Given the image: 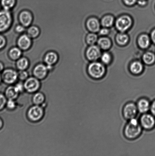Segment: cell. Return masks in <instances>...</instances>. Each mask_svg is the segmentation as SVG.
Segmentation results:
<instances>
[{"instance_id": "24", "label": "cell", "mask_w": 155, "mask_h": 156, "mask_svg": "<svg viewBox=\"0 0 155 156\" xmlns=\"http://www.w3.org/2000/svg\"><path fill=\"white\" fill-rule=\"evenodd\" d=\"M138 43L141 48L145 49L148 48L150 44V38L147 35H142L140 37Z\"/></svg>"}, {"instance_id": "11", "label": "cell", "mask_w": 155, "mask_h": 156, "mask_svg": "<svg viewBox=\"0 0 155 156\" xmlns=\"http://www.w3.org/2000/svg\"><path fill=\"white\" fill-rule=\"evenodd\" d=\"M32 44L33 41L27 34H23L21 35L18 38L17 41L18 47L24 51L29 50L31 48Z\"/></svg>"}, {"instance_id": "35", "label": "cell", "mask_w": 155, "mask_h": 156, "mask_svg": "<svg viewBox=\"0 0 155 156\" xmlns=\"http://www.w3.org/2000/svg\"><path fill=\"white\" fill-rule=\"evenodd\" d=\"M111 59L110 54L108 53H105L101 57V60L105 64H108L110 62Z\"/></svg>"}, {"instance_id": "15", "label": "cell", "mask_w": 155, "mask_h": 156, "mask_svg": "<svg viewBox=\"0 0 155 156\" xmlns=\"http://www.w3.org/2000/svg\"><path fill=\"white\" fill-rule=\"evenodd\" d=\"M86 55L89 60L95 61L98 59L101 55V51L98 47L92 45L88 49Z\"/></svg>"}, {"instance_id": "2", "label": "cell", "mask_w": 155, "mask_h": 156, "mask_svg": "<svg viewBox=\"0 0 155 156\" xmlns=\"http://www.w3.org/2000/svg\"><path fill=\"white\" fill-rule=\"evenodd\" d=\"M13 22V17L11 11L0 10V34L8 31Z\"/></svg>"}, {"instance_id": "22", "label": "cell", "mask_w": 155, "mask_h": 156, "mask_svg": "<svg viewBox=\"0 0 155 156\" xmlns=\"http://www.w3.org/2000/svg\"><path fill=\"white\" fill-rule=\"evenodd\" d=\"M45 96L43 93L37 91L34 93L32 97L33 103L35 105H42L45 103Z\"/></svg>"}, {"instance_id": "17", "label": "cell", "mask_w": 155, "mask_h": 156, "mask_svg": "<svg viewBox=\"0 0 155 156\" xmlns=\"http://www.w3.org/2000/svg\"><path fill=\"white\" fill-rule=\"evenodd\" d=\"M30 65V62L28 58L22 56L16 61V66L19 71L26 70Z\"/></svg>"}, {"instance_id": "16", "label": "cell", "mask_w": 155, "mask_h": 156, "mask_svg": "<svg viewBox=\"0 0 155 156\" xmlns=\"http://www.w3.org/2000/svg\"><path fill=\"white\" fill-rule=\"evenodd\" d=\"M22 51L18 47H14L9 49L8 52L9 58L12 61H16L22 57Z\"/></svg>"}, {"instance_id": "10", "label": "cell", "mask_w": 155, "mask_h": 156, "mask_svg": "<svg viewBox=\"0 0 155 156\" xmlns=\"http://www.w3.org/2000/svg\"><path fill=\"white\" fill-rule=\"evenodd\" d=\"M49 73V71L46 65L42 62L36 64L33 68V76L39 80L45 79L48 76Z\"/></svg>"}, {"instance_id": "34", "label": "cell", "mask_w": 155, "mask_h": 156, "mask_svg": "<svg viewBox=\"0 0 155 156\" xmlns=\"http://www.w3.org/2000/svg\"><path fill=\"white\" fill-rule=\"evenodd\" d=\"M7 99L5 95L0 93V111L6 107Z\"/></svg>"}, {"instance_id": "28", "label": "cell", "mask_w": 155, "mask_h": 156, "mask_svg": "<svg viewBox=\"0 0 155 156\" xmlns=\"http://www.w3.org/2000/svg\"><path fill=\"white\" fill-rule=\"evenodd\" d=\"M117 42L121 45H124L128 41V37L126 34L120 33L117 35L116 38Z\"/></svg>"}, {"instance_id": "3", "label": "cell", "mask_w": 155, "mask_h": 156, "mask_svg": "<svg viewBox=\"0 0 155 156\" xmlns=\"http://www.w3.org/2000/svg\"><path fill=\"white\" fill-rule=\"evenodd\" d=\"M106 71L104 66L98 62H92L88 68V73L89 76L96 80L101 79L104 77Z\"/></svg>"}, {"instance_id": "1", "label": "cell", "mask_w": 155, "mask_h": 156, "mask_svg": "<svg viewBox=\"0 0 155 156\" xmlns=\"http://www.w3.org/2000/svg\"><path fill=\"white\" fill-rule=\"evenodd\" d=\"M143 129L139 120L135 118L128 120V122L124 126V135L127 140H136L140 136Z\"/></svg>"}, {"instance_id": "40", "label": "cell", "mask_w": 155, "mask_h": 156, "mask_svg": "<svg viewBox=\"0 0 155 156\" xmlns=\"http://www.w3.org/2000/svg\"><path fill=\"white\" fill-rule=\"evenodd\" d=\"M138 2L140 5L142 6L145 5L147 4V2L146 0H139Z\"/></svg>"}, {"instance_id": "4", "label": "cell", "mask_w": 155, "mask_h": 156, "mask_svg": "<svg viewBox=\"0 0 155 156\" xmlns=\"http://www.w3.org/2000/svg\"><path fill=\"white\" fill-rule=\"evenodd\" d=\"M44 108L41 105H35L30 107L27 111L28 119L32 122H38L42 120L44 115Z\"/></svg>"}, {"instance_id": "37", "label": "cell", "mask_w": 155, "mask_h": 156, "mask_svg": "<svg viewBox=\"0 0 155 156\" xmlns=\"http://www.w3.org/2000/svg\"><path fill=\"white\" fill-rule=\"evenodd\" d=\"M150 111L151 114L155 117V99L151 103Z\"/></svg>"}, {"instance_id": "32", "label": "cell", "mask_w": 155, "mask_h": 156, "mask_svg": "<svg viewBox=\"0 0 155 156\" xmlns=\"http://www.w3.org/2000/svg\"><path fill=\"white\" fill-rule=\"evenodd\" d=\"M7 43V40L5 37L2 34H0V51L5 48Z\"/></svg>"}, {"instance_id": "29", "label": "cell", "mask_w": 155, "mask_h": 156, "mask_svg": "<svg viewBox=\"0 0 155 156\" xmlns=\"http://www.w3.org/2000/svg\"><path fill=\"white\" fill-rule=\"evenodd\" d=\"M96 35L94 34H89L86 37V42L90 45H93L97 41Z\"/></svg>"}, {"instance_id": "8", "label": "cell", "mask_w": 155, "mask_h": 156, "mask_svg": "<svg viewBox=\"0 0 155 156\" xmlns=\"http://www.w3.org/2000/svg\"><path fill=\"white\" fill-rule=\"evenodd\" d=\"M138 112L136 104L133 102H129L125 104L122 110L123 116L128 120L136 118Z\"/></svg>"}, {"instance_id": "26", "label": "cell", "mask_w": 155, "mask_h": 156, "mask_svg": "<svg viewBox=\"0 0 155 156\" xmlns=\"http://www.w3.org/2000/svg\"><path fill=\"white\" fill-rule=\"evenodd\" d=\"M143 59L145 64L150 65L154 63L155 60V56L153 53L147 52L143 55Z\"/></svg>"}, {"instance_id": "9", "label": "cell", "mask_w": 155, "mask_h": 156, "mask_svg": "<svg viewBox=\"0 0 155 156\" xmlns=\"http://www.w3.org/2000/svg\"><path fill=\"white\" fill-rule=\"evenodd\" d=\"M18 18L20 24L26 28L32 24L34 20L32 13L26 9L21 11L19 14Z\"/></svg>"}, {"instance_id": "38", "label": "cell", "mask_w": 155, "mask_h": 156, "mask_svg": "<svg viewBox=\"0 0 155 156\" xmlns=\"http://www.w3.org/2000/svg\"><path fill=\"white\" fill-rule=\"evenodd\" d=\"M124 2L127 5H132L135 4L137 0H124Z\"/></svg>"}, {"instance_id": "7", "label": "cell", "mask_w": 155, "mask_h": 156, "mask_svg": "<svg viewBox=\"0 0 155 156\" xmlns=\"http://www.w3.org/2000/svg\"><path fill=\"white\" fill-rule=\"evenodd\" d=\"M2 80L8 85H12L17 82L18 77V72L12 68L4 69L1 74Z\"/></svg>"}, {"instance_id": "6", "label": "cell", "mask_w": 155, "mask_h": 156, "mask_svg": "<svg viewBox=\"0 0 155 156\" xmlns=\"http://www.w3.org/2000/svg\"><path fill=\"white\" fill-rule=\"evenodd\" d=\"M24 85L25 91L30 93L36 92L41 87L40 80L34 76L27 78L24 81Z\"/></svg>"}, {"instance_id": "36", "label": "cell", "mask_w": 155, "mask_h": 156, "mask_svg": "<svg viewBox=\"0 0 155 156\" xmlns=\"http://www.w3.org/2000/svg\"><path fill=\"white\" fill-rule=\"evenodd\" d=\"M26 30V27L21 24H18L15 27V31L18 34L23 33Z\"/></svg>"}, {"instance_id": "33", "label": "cell", "mask_w": 155, "mask_h": 156, "mask_svg": "<svg viewBox=\"0 0 155 156\" xmlns=\"http://www.w3.org/2000/svg\"><path fill=\"white\" fill-rule=\"evenodd\" d=\"M15 89L19 94L23 92L25 90L24 83L22 81H20L19 82L16 83L14 86Z\"/></svg>"}, {"instance_id": "14", "label": "cell", "mask_w": 155, "mask_h": 156, "mask_svg": "<svg viewBox=\"0 0 155 156\" xmlns=\"http://www.w3.org/2000/svg\"><path fill=\"white\" fill-rule=\"evenodd\" d=\"M151 105L149 100L145 98H140L136 103L138 112L142 114L148 113L150 111Z\"/></svg>"}, {"instance_id": "44", "label": "cell", "mask_w": 155, "mask_h": 156, "mask_svg": "<svg viewBox=\"0 0 155 156\" xmlns=\"http://www.w3.org/2000/svg\"><path fill=\"white\" fill-rule=\"evenodd\" d=\"M2 80V75L1 73H0V83H1Z\"/></svg>"}, {"instance_id": "12", "label": "cell", "mask_w": 155, "mask_h": 156, "mask_svg": "<svg viewBox=\"0 0 155 156\" xmlns=\"http://www.w3.org/2000/svg\"><path fill=\"white\" fill-rule=\"evenodd\" d=\"M132 21L130 16H123L117 20L116 26L117 29L120 31L124 32L127 30L131 27Z\"/></svg>"}, {"instance_id": "27", "label": "cell", "mask_w": 155, "mask_h": 156, "mask_svg": "<svg viewBox=\"0 0 155 156\" xmlns=\"http://www.w3.org/2000/svg\"><path fill=\"white\" fill-rule=\"evenodd\" d=\"M114 18L110 15L104 16L101 21L102 25L105 27H109L113 24Z\"/></svg>"}, {"instance_id": "19", "label": "cell", "mask_w": 155, "mask_h": 156, "mask_svg": "<svg viewBox=\"0 0 155 156\" xmlns=\"http://www.w3.org/2000/svg\"><path fill=\"white\" fill-rule=\"evenodd\" d=\"M86 26L89 30L93 33H96L99 30L100 23L96 18H92L88 20L86 23Z\"/></svg>"}, {"instance_id": "31", "label": "cell", "mask_w": 155, "mask_h": 156, "mask_svg": "<svg viewBox=\"0 0 155 156\" xmlns=\"http://www.w3.org/2000/svg\"><path fill=\"white\" fill-rule=\"evenodd\" d=\"M6 107L9 110L13 111L17 107V103L15 100L13 99H8L6 103Z\"/></svg>"}, {"instance_id": "21", "label": "cell", "mask_w": 155, "mask_h": 156, "mask_svg": "<svg viewBox=\"0 0 155 156\" xmlns=\"http://www.w3.org/2000/svg\"><path fill=\"white\" fill-rule=\"evenodd\" d=\"M16 0H0V6L4 10L11 11L16 4Z\"/></svg>"}, {"instance_id": "39", "label": "cell", "mask_w": 155, "mask_h": 156, "mask_svg": "<svg viewBox=\"0 0 155 156\" xmlns=\"http://www.w3.org/2000/svg\"><path fill=\"white\" fill-rule=\"evenodd\" d=\"M109 33V30L105 28L102 29L99 31L100 34L102 35H107Z\"/></svg>"}, {"instance_id": "18", "label": "cell", "mask_w": 155, "mask_h": 156, "mask_svg": "<svg viewBox=\"0 0 155 156\" xmlns=\"http://www.w3.org/2000/svg\"><path fill=\"white\" fill-rule=\"evenodd\" d=\"M27 34L31 38L34 39L38 38L41 33V30L39 27L36 25H31L27 27L26 30Z\"/></svg>"}, {"instance_id": "23", "label": "cell", "mask_w": 155, "mask_h": 156, "mask_svg": "<svg viewBox=\"0 0 155 156\" xmlns=\"http://www.w3.org/2000/svg\"><path fill=\"white\" fill-rule=\"evenodd\" d=\"M130 72L132 74L134 75H139L142 72L143 66L140 62H134L130 65Z\"/></svg>"}, {"instance_id": "30", "label": "cell", "mask_w": 155, "mask_h": 156, "mask_svg": "<svg viewBox=\"0 0 155 156\" xmlns=\"http://www.w3.org/2000/svg\"><path fill=\"white\" fill-rule=\"evenodd\" d=\"M29 77V74L26 70L24 71H19L18 72V80L21 81L25 80Z\"/></svg>"}, {"instance_id": "41", "label": "cell", "mask_w": 155, "mask_h": 156, "mask_svg": "<svg viewBox=\"0 0 155 156\" xmlns=\"http://www.w3.org/2000/svg\"><path fill=\"white\" fill-rule=\"evenodd\" d=\"M4 69V65L3 62L0 61V73L2 72Z\"/></svg>"}, {"instance_id": "25", "label": "cell", "mask_w": 155, "mask_h": 156, "mask_svg": "<svg viewBox=\"0 0 155 156\" xmlns=\"http://www.w3.org/2000/svg\"><path fill=\"white\" fill-rule=\"evenodd\" d=\"M98 44L99 47L103 50H107L110 48L111 43L110 40L107 38H101L99 40Z\"/></svg>"}, {"instance_id": "42", "label": "cell", "mask_w": 155, "mask_h": 156, "mask_svg": "<svg viewBox=\"0 0 155 156\" xmlns=\"http://www.w3.org/2000/svg\"><path fill=\"white\" fill-rule=\"evenodd\" d=\"M151 39L155 44V30H153L151 34Z\"/></svg>"}, {"instance_id": "5", "label": "cell", "mask_w": 155, "mask_h": 156, "mask_svg": "<svg viewBox=\"0 0 155 156\" xmlns=\"http://www.w3.org/2000/svg\"><path fill=\"white\" fill-rule=\"evenodd\" d=\"M139 121L143 129L146 130H151L155 127V117L151 113L142 114L140 118Z\"/></svg>"}, {"instance_id": "43", "label": "cell", "mask_w": 155, "mask_h": 156, "mask_svg": "<svg viewBox=\"0 0 155 156\" xmlns=\"http://www.w3.org/2000/svg\"><path fill=\"white\" fill-rule=\"evenodd\" d=\"M3 126V122L2 119L0 118V129L2 128Z\"/></svg>"}, {"instance_id": "13", "label": "cell", "mask_w": 155, "mask_h": 156, "mask_svg": "<svg viewBox=\"0 0 155 156\" xmlns=\"http://www.w3.org/2000/svg\"><path fill=\"white\" fill-rule=\"evenodd\" d=\"M59 55L57 52L49 51L47 52L43 58L44 63L47 65L54 66L57 63Z\"/></svg>"}, {"instance_id": "20", "label": "cell", "mask_w": 155, "mask_h": 156, "mask_svg": "<svg viewBox=\"0 0 155 156\" xmlns=\"http://www.w3.org/2000/svg\"><path fill=\"white\" fill-rule=\"evenodd\" d=\"M19 94L15 89L14 86L11 85L6 89L5 95L8 99L15 100L17 98Z\"/></svg>"}]
</instances>
